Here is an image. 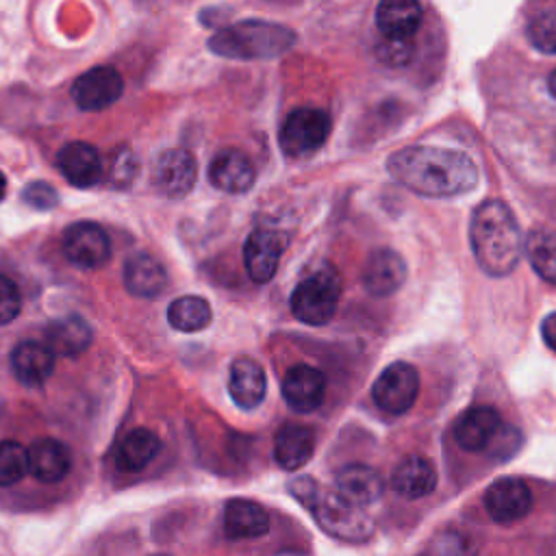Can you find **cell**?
Returning <instances> with one entry per match:
<instances>
[{"label":"cell","instance_id":"obj_1","mask_svg":"<svg viewBox=\"0 0 556 556\" xmlns=\"http://www.w3.org/2000/svg\"><path fill=\"white\" fill-rule=\"evenodd\" d=\"M389 174L426 198H452L478 185V167L460 150L441 146H406L387 161Z\"/></svg>","mask_w":556,"mask_h":556},{"label":"cell","instance_id":"obj_2","mask_svg":"<svg viewBox=\"0 0 556 556\" xmlns=\"http://www.w3.org/2000/svg\"><path fill=\"white\" fill-rule=\"evenodd\" d=\"M469 243L480 269L493 278L510 274L521 258V230L506 202H480L469 219Z\"/></svg>","mask_w":556,"mask_h":556},{"label":"cell","instance_id":"obj_3","mask_svg":"<svg viewBox=\"0 0 556 556\" xmlns=\"http://www.w3.org/2000/svg\"><path fill=\"white\" fill-rule=\"evenodd\" d=\"M289 493L313 515L317 526L341 541L365 543L374 534L371 517L343 500L337 491L319 486L311 476H298L289 482Z\"/></svg>","mask_w":556,"mask_h":556},{"label":"cell","instance_id":"obj_4","mask_svg":"<svg viewBox=\"0 0 556 556\" xmlns=\"http://www.w3.org/2000/svg\"><path fill=\"white\" fill-rule=\"evenodd\" d=\"M295 41L291 28L267 22V20H241L208 39V48L226 59L252 61V59H274L287 52Z\"/></svg>","mask_w":556,"mask_h":556},{"label":"cell","instance_id":"obj_5","mask_svg":"<svg viewBox=\"0 0 556 556\" xmlns=\"http://www.w3.org/2000/svg\"><path fill=\"white\" fill-rule=\"evenodd\" d=\"M341 298V276L332 267H321L304 278L291 293V313L311 326L332 319Z\"/></svg>","mask_w":556,"mask_h":556},{"label":"cell","instance_id":"obj_6","mask_svg":"<svg viewBox=\"0 0 556 556\" xmlns=\"http://www.w3.org/2000/svg\"><path fill=\"white\" fill-rule=\"evenodd\" d=\"M330 135V117L326 111L315 106L293 109L278 132L280 150L287 156L302 159L317 152Z\"/></svg>","mask_w":556,"mask_h":556},{"label":"cell","instance_id":"obj_7","mask_svg":"<svg viewBox=\"0 0 556 556\" xmlns=\"http://www.w3.org/2000/svg\"><path fill=\"white\" fill-rule=\"evenodd\" d=\"M61 248L67 261L80 269H98L111 258V239L93 222H74L61 235Z\"/></svg>","mask_w":556,"mask_h":556},{"label":"cell","instance_id":"obj_8","mask_svg":"<svg viewBox=\"0 0 556 556\" xmlns=\"http://www.w3.org/2000/svg\"><path fill=\"white\" fill-rule=\"evenodd\" d=\"M419 393V374L408 363H391L376 378L371 387V397L376 406L389 415L406 413Z\"/></svg>","mask_w":556,"mask_h":556},{"label":"cell","instance_id":"obj_9","mask_svg":"<svg viewBox=\"0 0 556 556\" xmlns=\"http://www.w3.org/2000/svg\"><path fill=\"white\" fill-rule=\"evenodd\" d=\"M124 91V78L115 67L98 65L80 74L70 93L78 109L83 111H102L119 100Z\"/></svg>","mask_w":556,"mask_h":556},{"label":"cell","instance_id":"obj_10","mask_svg":"<svg viewBox=\"0 0 556 556\" xmlns=\"http://www.w3.org/2000/svg\"><path fill=\"white\" fill-rule=\"evenodd\" d=\"M482 502L493 521L515 523L532 510V491L521 478L506 476L486 486Z\"/></svg>","mask_w":556,"mask_h":556},{"label":"cell","instance_id":"obj_11","mask_svg":"<svg viewBox=\"0 0 556 556\" xmlns=\"http://www.w3.org/2000/svg\"><path fill=\"white\" fill-rule=\"evenodd\" d=\"M198 178V165L189 150L172 148L159 154L152 167V180L156 189L172 200L185 198Z\"/></svg>","mask_w":556,"mask_h":556},{"label":"cell","instance_id":"obj_12","mask_svg":"<svg viewBox=\"0 0 556 556\" xmlns=\"http://www.w3.org/2000/svg\"><path fill=\"white\" fill-rule=\"evenodd\" d=\"M282 250L285 239L278 232L265 228L254 230L243 245V263L248 276L258 285L269 282L278 271Z\"/></svg>","mask_w":556,"mask_h":556},{"label":"cell","instance_id":"obj_13","mask_svg":"<svg viewBox=\"0 0 556 556\" xmlns=\"http://www.w3.org/2000/svg\"><path fill=\"white\" fill-rule=\"evenodd\" d=\"M502 428L504 424L495 408L473 406L458 417L454 426V439L467 452H484L493 445Z\"/></svg>","mask_w":556,"mask_h":556},{"label":"cell","instance_id":"obj_14","mask_svg":"<svg viewBox=\"0 0 556 556\" xmlns=\"http://www.w3.org/2000/svg\"><path fill=\"white\" fill-rule=\"evenodd\" d=\"M406 280V263L391 248H378L369 254L363 269V287L374 298L393 295Z\"/></svg>","mask_w":556,"mask_h":556},{"label":"cell","instance_id":"obj_15","mask_svg":"<svg viewBox=\"0 0 556 556\" xmlns=\"http://www.w3.org/2000/svg\"><path fill=\"white\" fill-rule=\"evenodd\" d=\"M326 395V376L313 365H293L282 378V397L295 413L315 410Z\"/></svg>","mask_w":556,"mask_h":556},{"label":"cell","instance_id":"obj_16","mask_svg":"<svg viewBox=\"0 0 556 556\" xmlns=\"http://www.w3.org/2000/svg\"><path fill=\"white\" fill-rule=\"evenodd\" d=\"M208 180L224 193H245L256 180L254 165L248 154L235 148L219 150L208 165Z\"/></svg>","mask_w":556,"mask_h":556},{"label":"cell","instance_id":"obj_17","mask_svg":"<svg viewBox=\"0 0 556 556\" xmlns=\"http://www.w3.org/2000/svg\"><path fill=\"white\" fill-rule=\"evenodd\" d=\"M334 491L350 504L365 508L382 497L384 482L374 467L363 463H352L337 471Z\"/></svg>","mask_w":556,"mask_h":556},{"label":"cell","instance_id":"obj_18","mask_svg":"<svg viewBox=\"0 0 556 556\" xmlns=\"http://www.w3.org/2000/svg\"><path fill=\"white\" fill-rule=\"evenodd\" d=\"M271 528V517L265 506L254 500L235 497L226 502L224 508V532L228 539L245 541L267 534Z\"/></svg>","mask_w":556,"mask_h":556},{"label":"cell","instance_id":"obj_19","mask_svg":"<svg viewBox=\"0 0 556 556\" xmlns=\"http://www.w3.org/2000/svg\"><path fill=\"white\" fill-rule=\"evenodd\" d=\"M56 165L65 180L74 187L87 189L102 178V161L98 150L87 141H70L59 150Z\"/></svg>","mask_w":556,"mask_h":556},{"label":"cell","instance_id":"obj_20","mask_svg":"<svg viewBox=\"0 0 556 556\" xmlns=\"http://www.w3.org/2000/svg\"><path fill=\"white\" fill-rule=\"evenodd\" d=\"M72 467V454L65 443L52 437L35 439L28 447V473L39 482H61Z\"/></svg>","mask_w":556,"mask_h":556},{"label":"cell","instance_id":"obj_21","mask_svg":"<svg viewBox=\"0 0 556 556\" xmlns=\"http://www.w3.org/2000/svg\"><path fill=\"white\" fill-rule=\"evenodd\" d=\"M437 486V469L434 465L419 454L404 456L393 473H391V489L404 500H419L434 491Z\"/></svg>","mask_w":556,"mask_h":556},{"label":"cell","instance_id":"obj_22","mask_svg":"<svg viewBox=\"0 0 556 556\" xmlns=\"http://www.w3.org/2000/svg\"><path fill=\"white\" fill-rule=\"evenodd\" d=\"M11 369L24 387H41L54 369V352L41 341H22L11 352Z\"/></svg>","mask_w":556,"mask_h":556},{"label":"cell","instance_id":"obj_23","mask_svg":"<svg viewBox=\"0 0 556 556\" xmlns=\"http://www.w3.org/2000/svg\"><path fill=\"white\" fill-rule=\"evenodd\" d=\"M228 391L235 404L243 410L256 408L267 393V376L265 369L252 358H235L230 365Z\"/></svg>","mask_w":556,"mask_h":556},{"label":"cell","instance_id":"obj_24","mask_svg":"<svg viewBox=\"0 0 556 556\" xmlns=\"http://www.w3.org/2000/svg\"><path fill=\"white\" fill-rule=\"evenodd\" d=\"M315 452V434L308 426L302 424H285L278 428L274 437V458L276 463L287 469L304 467Z\"/></svg>","mask_w":556,"mask_h":556},{"label":"cell","instance_id":"obj_25","mask_svg":"<svg viewBox=\"0 0 556 556\" xmlns=\"http://www.w3.org/2000/svg\"><path fill=\"white\" fill-rule=\"evenodd\" d=\"M91 326L74 313L54 319L46 328V345L54 352V356H78L91 345Z\"/></svg>","mask_w":556,"mask_h":556},{"label":"cell","instance_id":"obj_26","mask_svg":"<svg viewBox=\"0 0 556 556\" xmlns=\"http://www.w3.org/2000/svg\"><path fill=\"white\" fill-rule=\"evenodd\" d=\"M124 285L137 298H156L167 287V274L154 256L141 252L126 261Z\"/></svg>","mask_w":556,"mask_h":556},{"label":"cell","instance_id":"obj_27","mask_svg":"<svg viewBox=\"0 0 556 556\" xmlns=\"http://www.w3.org/2000/svg\"><path fill=\"white\" fill-rule=\"evenodd\" d=\"M161 452V439L148 428H132L124 434L115 452V465L119 471L137 473L146 469Z\"/></svg>","mask_w":556,"mask_h":556},{"label":"cell","instance_id":"obj_28","mask_svg":"<svg viewBox=\"0 0 556 556\" xmlns=\"http://www.w3.org/2000/svg\"><path fill=\"white\" fill-rule=\"evenodd\" d=\"M421 24L417 2H380L376 7V26L384 39L410 41Z\"/></svg>","mask_w":556,"mask_h":556},{"label":"cell","instance_id":"obj_29","mask_svg":"<svg viewBox=\"0 0 556 556\" xmlns=\"http://www.w3.org/2000/svg\"><path fill=\"white\" fill-rule=\"evenodd\" d=\"M523 250L532 269L556 287V232L549 228H534L523 241Z\"/></svg>","mask_w":556,"mask_h":556},{"label":"cell","instance_id":"obj_30","mask_svg":"<svg viewBox=\"0 0 556 556\" xmlns=\"http://www.w3.org/2000/svg\"><path fill=\"white\" fill-rule=\"evenodd\" d=\"M211 306L200 295H182L167 306V321L180 332L204 330L211 324Z\"/></svg>","mask_w":556,"mask_h":556},{"label":"cell","instance_id":"obj_31","mask_svg":"<svg viewBox=\"0 0 556 556\" xmlns=\"http://www.w3.org/2000/svg\"><path fill=\"white\" fill-rule=\"evenodd\" d=\"M426 556H478V543L463 530L445 528L432 536Z\"/></svg>","mask_w":556,"mask_h":556},{"label":"cell","instance_id":"obj_32","mask_svg":"<svg viewBox=\"0 0 556 556\" xmlns=\"http://www.w3.org/2000/svg\"><path fill=\"white\" fill-rule=\"evenodd\" d=\"M28 473V450L17 441H0V486H11Z\"/></svg>","mask_w":556,"mask_h":556},{"label":"cell","instance_id":"obj_33","mask_svg":"<svg viewBox=\"0 0 556 556\" xmlns=\"http://www.w3.org/2000/svg\"><path fill=\"white\" fill-rule=\"evenodd\" d=\"M528 41L543 54H556V11H541L526 28Z\"/></svg>","mask_w":556,"mask_h":556},{"label":"cell","instance_id":"obj_34","mask_svg":"<svg viewBox=\"0 0 556 556\" xmlns=\"http://www.w3.org/2000/svg\"><path fill=\"white\" fill-rule=\"evenodd\" d=\"M139 163L130 148L122 146L111 154V167H109V182L117 189H126L137 178Z\"/></svg>","mask_w":556,"mask_h":556},{"label":"cell","instance_id":"obj_35","mask_svg":"<svg viewBox=\"0 0 556 556\" xmlns=\"http://www.w3.org/2000/svg\"><path fill=\"white\" fill-rule=\"evenodd\" d=\"M22 200L37 211H50L59 204V193L50 182L33 180L22 189Z\"/></svg>","mask_w":556,"mask_h":556},{"label":"cell","instance_id":"obj_36","mask_svg":"<svg viewBox=\"0 0 556 556\" xmlns=\"http://www.w3.org/2000/svg\"><path fill=\"white\" fill-rule=\"evenodd\" d=\"M22 308V298L15 282L0 274V326L11 324Z\"/></svg>","mask_w":556,"mask_h":556},{"label":"cell","instance_id":"obj_37","mask_svg":"<svg viewBox=\"0 0 556 556\" xmlns=\"http://www.w3.org/2000/svg\"><path fill=\"white\" fill-rule=\"evenodd\" d=\"M378 56L389 65H404L413 54V41H400V39H384L378 43Z\"/></svg>","mask_w":556,"mask_h":556},{"label":"cell","instance_id":"obj_38","mask_svg":"<svg viewBox=\"0 0 556 556\" xmlns=\"http://www.w3.org/2000/svg\"><path fill=\"white\" fill-rule=\"evenodd\" d=\"M541 339L552 352H556V311L541 319Z\"/></svg>","mask_w":556,"mask_h":556},{"label":"cell","instance_id":"obj_39","mask_svg":"<svg viewBox=\"0 0 556 556\" xmlns=\"http://www.w3.org/2000/svg\"><path fill=\"white\" fill-rule=\"evenodd\" d=\"M547 87H549V93L556 98V70L549 74V80H547Z\"/></svg>","mask_w":556,"mask_h":556},{"label":"cell","instance_id":"obj_40","mask_svg":"<svg viewBox=\"0 0 556 556\" xmlns=\"http://www.w3.org/2000/svg\"><path fill=\"white\" fill-rule=\"evenodd\" d=\"M4 195H7V176L0 172V202L4 200Z\"/></svg>","mask_w":556,"mask_h":556},{"label":"cell","instance_id":"obj_41","mask_svg":"<svg viewBox=\"0 0 556 556\" xmlns=\"http://www.w3.org/2000/svg\"><path fill=\"white\" fill-rule=\"evenodd\" d=\"M152 556H169V554H152Z\"/></svg>","mask_w":556,"mask_h":556}]
</instances>
